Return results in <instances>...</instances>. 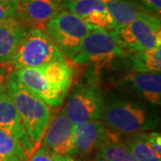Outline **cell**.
<instances>
[{
	"mask_svg": "<svg viewBox=\"0 0 161 161\" xmlns=\"http://www.w3.org/2000/svg\"><path fill=\"white\" fill-rule=\"evenodd\" d=\"M6 88L35 150L41 143L51 119L49 106L23 85L14 70L8 77Z\"/></svg>",
	"mask_w": 161,
	"mask_h": 161,
	"instance_id": "6da1fadb",
	"label": "cell"
},
{
	"mask_svg": "<svg viewBox=\"0 0 161 161\" xmlns=\"http://www.w3.org/2000/svg\"><path fill=\"white\" fill-rule=\"evenodd\" d=\"M104 124L120 134L149 132L156 129L159 118L143 103L132 99L115 98L105 107Z\"/></svg>",
	"mask_w": 161,
	"mask_h": 161,
	"instance_id": "7a4b0ae2",
	"label": "cell"
},
{
	"mask_svg": "<svg viewBox=\"0 0 161 161\" xmlns=\"http://www.w3.org/2000/svg\"><path fill=\"white\" fill-rule=\"evenodd\" d=\"M57 61H65V58L46 31L29 29L6 64L13 70H17L38 68Z\"/></svg>",
	"mask_w": 161,
	"mask_h": 161,
	"instance_id": "3957f363",
	"label": "cell"
},
{
	"mask_svg": "<svg viewBox=\"0 0 161 161\" xmlns=\"http://www.w3.org/2000/svg\"><path fill=\"white\" fill-rule=\"evenodd\" d=\"M116 44L125 52L142 51L161 45L160 18L147 13L132 23L110 31Z\"/></svg>",
	"mask_w": 161,
	"mask_h": 161,
	"instance_id": "277c9868",
	"label": "cell"
},
{
	"mask_svg": "<svg viewBox=\"0 0 161 161\" xmlns=\"http://www.w3.org/2000/svg\"><path fill=\"white\" fill-rule=\"evenodd\" d=\"M94 30L79 16L65 10L58 13L47 23L45 31L69 59L77 53L82 40Z\"/></svg>",
	"mask_w": 161,
	"mask_h": 161,
	"instance_id": "5b68a950",
	"label": "cell"
},
{
	"mask_svg": "<svg viewBox=\"0 0 161 161\" xmlns=\"http://www.w3.org/2000/svg\"><path fill=\"white\" fill-rule=\"evenodd\" d=\"M106 103L96 84H80L70 94L64 114L74 125L102 119Z\"/></svg>",
	"mask_w": 161,
	"mask_h": 161,
	"instance_id": "8992f818",
	"label": "cell"
},
{
	"mask_svg": "<svg viewBox=\"0 0 161 161\" xmlns=\"http://www.w3.org/2000/svg\"><path fill=\"white\" fill-rule=\"evenodd\" d=\"M125 53L116 44L110 31L94 29L84 37L71 60L83 65L93 64L97 69H100Z\"/></svg>",
	"mask_w": 161,
	"mask_h": 161,
	"instance_id": "52a82bcc",
	"label": "cell"
},
{
	"mask_svg": "<svg viewBox=\"0 0 161 161\" xmlns=\"http://www.w3.org/2000/svg\"><path fill=\"white\" fill-rule=\"evenodd\" d=\"M75 125L63 113L55 116L47 127L42 137V145L58 155L75 156Z\"/></svg>",
	"mask_w": 161,
	"mask_h": 161,
	"instance_id": "ba28073f",
	"label": "cell"
},
{
	"mask_svg": "<svg viewBox=\"0 0 161 161\" xmlns=\"http://www.w3.org/2000/svg\"><path fill=\"white\" fill-rule=\"evenodd\" d=\"M61 11L52 0H17L15 16L29 29L45 31L47 23Z\"/></svg>",
	"mask_w": 161,
	"mask_h": 161,
	"instance_id": "9c48e42d",
	"label": "cell"
},
{
	"mask_svg": "<svg viewBox=\"0 0 161 161\" xmlns=\"http://www.w3.org/2000/svg\"><path fill=\"white\" fill-rule=\"evenodd\" d=\"M0 129L16 139L29 156L31 154L34 150V145L31 141L11 96L7 92L6 85L0 91Z\"/></svg>",
	"mask_w": 161,
	"mask_h": 161,
	"instance_id": "30bf717a",
	"label": "cell"
},
{
	"mask_svg": "<svg viewBox=\"0 0 161 161\" xmlns=\"http://www.w3.org/2000/svg\"><path fill=\"white\" fill-rule=\"evenodd\" d=\"M14 71L23 85L49 107L57 108L63 103L65 95L51 86L37 68H23Z\"/></svg>",
	"mask_w": 161,
	"mask_h": 161,
	"instance_id": "8fae6325",
	"label": "cell"
},
{
	"mask_svg": "<svg viewBox=\"0 0 161 161\" xmlns=\"http://www.w3.org/2000/svg\"><path fill=\"white\" fill-rule=\"evenodd\" d=\"M108 132V128L99 120L76 125L74 128L75 155H89L97 150Z\"/></svg>",
	"mask_w": 161,
	"mask_h": 161,
	"instance_id": "7c38bea8",
	"label": "cell"
},
{
	"mask_svg": "<svg viewBox=\"0 0 161 161\" xmlns=\"http://www.w3.org/2000/svg\"><path fill=\"white\" fill-rule=\"evenodd\" d=\"M28 31L15 15L0 22V64L10 60Z\"/></svg>",
	"mask_w": 161,
	"mask_h": 161,
	"instance_id": "4fadbf2b",
	"label": "cell"
},
{
	"mask_svg": "<svg viewBox=\"0 0 161 161\" xmlns=\"http://www.w3.org/2000/svg\"><path fill=\"white\" fill-rule=\"evenodd\" d=\"M125 81L150 104L160 105V73H132L127 75Z\"/></svg>",
	"mask_w": 161,
	"mask_h": 161,
	"instance_id": "5bb4252c",
	"label": "cell"
},
{
	"mask_svg": "<svg viewBox=\"0 0 161 161\" xmlns=\"http://www.w3.org/2000/svg\"><path fill=\"white\" fill-rule=\"evenodd\" d=\"M106 10L112 17L115 27L124 26L143 15L151 13L145 7L131 0H101Z\"/></svg>",
	"mask_w": 161,
	"mask_h": 161,
	"instance_id": "9a60e30c",
	"label": "cell"
},
{
	"mask_svg": "<svg viewBox=\"0 0 161 161\" xmlns=\"http://www.w3.org/2000/svg\"><path fill=\"white\" fill-rule=\"evenodd\" d=\"M96 159L103 161H136L120 133L108 129L107 137L97 149Z\"/></svg>",
	"mask_w": 161,
	"mask_h": 161,
	"instance_id": "2e32d148",
	"label": "cell"
},
{
	"mask_svg": "<svg viewBox=\"0 0 161 161\" xmlns=\"http://www.w3.org/2000/svg\"><path fill=\"white\" fill-rule=\"evenodd\" d=\"M37 69L43 75L51 86L66 95L73 83L75 75L74 69L66 61L52 62Z\"/></svg>",
	"mask_w": 161,
	"mask_h": 161,
	"instance_id": "e0dca14e",
	"label": "cell"
},
{
	"mask_svg": "<svg viewBox=\"0 0 161 161\" xmlns=\"http://www.w3.org/2000/svg\"><path fill=\"white\" fill-rule=\"evenodd\" d=\"M130 67L133 73H160L161 45L131 53L129 56Z\"/></svg>",
	"mask_w": 161,
	"mask_h": 161,
	"instance_id": "ac0fdd59",
	"label": "cell"
},
{
	"mask_svg": "<svg viewBox=\"0 0 161 161\" xmlns=\"http://www.w3.org/2000/svg\"><path fill=\"white\" fill-rule=\"evenodd\" d=\"M145 132L128 134L126 138L124 139L128 150L136 161H161V158L156 155L147 142Z\"/></svg>",
	"mask_w": 161,
	"mask_h": 161,
	"instance_id": "d6986e66",
	"label": "cell"
},
{
	"mask_svg": "<svg viewBox=\"0 0 161 161\" xmlns=\"http://www.w3.org/2000/svg\"><path fill=\"white\" fill-rule=\"evenodd\" d=\"M29 154L23 145L8 132L0 129V159L2 161H28Z\"/></svg>",
	"mask_w": 161,
	"mask_h": 161,
	"instance_id": "ffe728a7",
	"label": "cell"
},
{
	"mask_svg": "<svg viewBox=\"0 0 161 161\" xmlns=\"http://www.w3.org/2000/svg\"><path fill=\"white\" fill-rule=\"evenodd\" d=\"M58 6L62 10L70 12L81 19L92 12L106 10L101 0H62Z\"/></svg>",
	"mask_w": 161,
	"mask_h": 161,
	"instance_id": "44dd1931",
	"label": "cell"
},
{
	"mask_svg": "<svg viewBox=\"0 0 161 161\" xmlns=\"http://www.w3.org/2000/svg\"><path fill=\"white\" fill-rule=\"evenodd\" d=\"M83 20L93 29L112 31L115 28V23L107 10L92 12Z\"/></svg>",
	"mask_w": 161,
	"mask_h": 161,
	"instance_id": "7402d4cb",
	"label": "cell"
},
{
	"mask_svg": "<svg viewBox=\"0 0 161 161\" xmlns=\"http://www.w3.org/2000/svg\"><path fill=\"white\" fill-rule=\"evenodd\" d=\"M29 157L28 161H58V154H56L44 145H40Z\"/></svg>",
	"mask_w": 161,
	"mask_h": 161,
	"instance_id": "603a6c76",
	"label": "cell"
},
{
	"mask_svg": "<svg viewBox=\"0 0 161 161\" xmlns=\"http://www.w3.org/2000/svg\"><path fill=\"white\" fill-rule=\"evenodd\" d=\"M17 0H0V22L15 15Z\"/></svg>",
	"mask_w": 161,
	"mask_h": 161,
	"instance_id": "cb8c5ba5",
	"label": "cell"
},
{
	"mask_svg": "<svg viewBox=\"0 0 161 161\" xmlns=\"http://www.w3.org/2000/svg\"><path fill=\"white\" fill-rule=\"evenodd\" d=\"M145 138L150 148L158 158H161V135L159 132H145Z\"/></svg>",
	"mask_w": 161,
	"mask_h": 161,
	"instance_id": "d4e9b609",
	"label": "cell"
},
{
	"mask_svg": "<svg viewBox=\"0 0 161 161\" xmlns=\"http://www.w3.org/2000/svg\"><path fill=\"white\" fill-rule=\"evenodd\" d=\"M142 4L151 13L160 15L161 12V0H140Z\"/></svg>",
	"mask_w": 161,
	"mask_h": 161,
	"instance_id": "484cf974",
	"label": "cell"
},
{
	"mask_svg": "<svg viewBox=\"0 0 161 161\" xmlns=\"http://www.w3.org/2000/svg\"><path fill=\"white\" fill-rule=\"evenodd\" d=\"M12 71L13 69L7 64H0V91L6 85Z\"/></svg>",
	"mask_w": 161,
	"mask_h": 161,
	"instance_id": "4316f807",
	"label": "cell"
},
{
	"mask_svg": "<svg viewBox=\"0 0 161 161\" xmlns=\"http://www.w3.org/2000/svg\"><path fill=\"white\" fill-rule=\"evenodd\" d=\"M58 161H80L79 159L75 158L73 155H58Z\"/></svg>",
	"mask_w": 161,
	"mask_h": 161,
	"instance_id": "83f0119b",
	"label": "cell"
},
{
	"mask_svg": "<svg viewBox=\"0 0 161 161\" xmlns=\"http://www.w3.org/2000/svg\"><path fill=\"white\" fill-rule=\"evenodd\" d=\"M52 1H54V2H55V3H57V4H59V2H61V1H62V0H52Z\"/></svg>",
	"mask_w": 161,
	"mask_h": 161,
	"instance_id": "f1b7e54d",
	"label": "cell"
},
{
	"mask_svg": "<svg viewBox=\"0 0 161 161\" xmlns=\"http://www.w3.org/2000/svg\"><path fill=\"white\" fill-rule=\"evenodd\" d=\"M95 161H103V160H100V159H96Z\"/></svg>",
	"mask_w": 161,
	"mask_h": 161,
	"instance_id": "f546056e",
	"label": "cell"
},
{
	"mask_svg": "<svg viewBox=\"0 0 161 161\" xmlns=\"http://www.w3.org/2000/svg\"><path fill=\"white\" fill-rule=\"evenodd\" d=\"M0 161H2V160H1V159H0Z\"/></svg>",
	"mask_w": 161,
	"mask_h": 161,
	"instance_id": "4dcf8cb0",
	"label": "cell"
}]
</instances>
